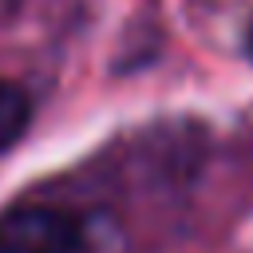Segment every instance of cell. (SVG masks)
<instances>
[{"instance_id": "6da1fadb", "label": "cell", "mask_w": 253, "mask_h": 253, "mask_svg": "<svg viewBox=\"0 0 253 253\" xmlns=\"http://www.w3.org/2000/svg\"><path fill=\"white\" fill-rule=\"evenodd\" d=\"M83 229L55 206H12L0 213V253H79Z\"/></svg>"}, {"instance_id": "7a4b0ae2", "label": "cell", "mask_w": 253, "mask_h": 253, "mask_svg": "<svg viewBox=\"0 0 253 253\" xmlns=\"http://www.w3.org/2000/svg\"><path fill=\"white\" fill-rule=\"evenodd\" d=\"M28 123H32V99L16 83L0 79V150L16 146L28 130Z\"/></svg>"}, {"instance_id": "3957f363", "label": "cell", "mask_w": 253, "mask_h": 253, "mask_svg": "<svg viewBox=\"0 0 253 253\" xmlns=\"http://www.w3.org/2000/svg\"><path fill=\"white\" fill-rule=\"evenodd\" d=\"M245 47H249V55H253V24H249V32H245Z\"/></svg>"}, {"instance_id": "277c9868", "label": "cell", "mask_w": 253, "mask_h": 253, "mask_svg": "<svg viewBox=\"0 0 253 253\" xmlns=\"http://www.w3.org/2000/svg\"><path fill=\"white\" fill-rule=\"evenodd\" d=\"M12 4H16V0H0V12H8V8H12Z\"/></svg>"}]
</instances>
